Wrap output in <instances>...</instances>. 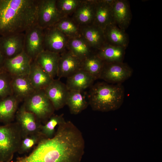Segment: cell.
Segmentation results:
<instances>
[{
  "label": "cell",
  "mask_w": 162,
  "mask_h": 162,
  "mask_svg": "<svg viewBox=\"0 0 162 162\" xmlns=\"http://www.w3.org/2000/svg\"><path fill=\"white\" fill-rule=\"evenodd\" d=\"M85 148L84 139L79 128L71 121L58 126L51 138H44L33 151L34 162H80Z\"/></svg>",
  "instance_id": "1"
},
{
  "label": "cell",
  "mask_w": 162,
  "mask_h": 162,
  "mask_svg": "<svg viewBox=\"0 0 162 162\" xmlns=\"http://www.w3.org/2000/svg\"><path fill=\"white\" fill-rule=\"evenodd\" d=\"M38 0H0V35L24 33L37 23Z\"/></svg>",
  "instance_id": "2"
},
{
  "label": "cell",
  "mask_w": 162,
  "mask_h": 162,
  "mask_svg": "<svg viewBox=\"0 0 162 162\" xmlns=\"http://www.w3.org/2000/svg\"><path fill=\"white\" fill-rule=\"evenodd\" d=\"M91 87L89 103L93 110L102 112L114 111L122 105L124 90L122 84L100 82Z\"/></svg>",
  "instance_id": "3"
},
{
  "label": "cell",
  "mask_w": 162,
  "mask_h": 162,
  "mask_svg": "<svg viewBox=\"0 0 162 162\" xmlns=\"http://www.w3.org/2000/svg\"><path fill=\"white\" fill-rule=\"evenodd\" d=\"M22 139L20 129L16 122L0 125V162L12 161Z\"/></svg>",
  "instance_id": "4"
},
{
  "label": "cell",
  "mask_w": 162,
  "mask_h": 162,
  "mask_svg": "<svg viewBox=\"0 0 162 162\" xmlns=\"http://www.w3.org/2000/svg\"><path fill=\"white\" fill-rule=\"evenodd\" d=\"M24 100L23 104L26 110L44 124L54 114L55 110L44 90H35Z\"/></svg>",
  "instance_id": "5"
},
{
  "label": "cell",
  "mask_w": 162,
  "mask_h": 162,
  "mask_svg": "<svg viewBox=\"0 0 162 162\" xmlns=\"http://www.w3.org/2000/svg\"><path fill=\"white\" fill-rule=\"evenodd\" d=\"M56 0H38L37 24L43 29L55 25L62 18Z\"/></svg>",
  "instance_id": "6"
},
{
  "label": "cell",
  "mask_w": 162,
  "mask_h": 162,
  "mask_svg": "<svg viewBox=\"0 0 162 162\" xmlns=\"http://www.w3.org/2000/svg\"><path fill=\"white\" fill-rule=\"evenodd\" d=\"M24 50L33 61L45 50L44 29L37 23L24 32Z\"/></svg>",
  "instance_id": "7"
},
{
  "label": "cell",
  "mask_w": 162,
  "mask_h": 162,
  "mask_svg": "<svg viewBox=\"0 0 162 162\" xmlns=\"http://www.w3.org/2000/svg\"><path fill=\"white\" fill-rule=\"evenodd\" d=\"M132 69L123 62L104 63L100 78L112 84H121L132 76Z\"/></svg>",
  "instance_id": "8"
},
{
  "label": "cell",
  "mask_w": 162,
  "mask_h": 162,
  "mask_svg": "<svg viewBox=\"0 0 162 162\" xmlns=\"http://www.w3.org/2000/svg\"><path fill=\"white\" fill-rule=\"evenodd\" d=\"M15 118L20 129L22 138L40 132L42 123L33 113L26 110L23 104L18 108Z\"/></svg>",
  "instance_id": "9"
},
{
  "label": "cell",
  "mask_w": 162,
  "mask_h": 162,
  "mask_svg": "<svg viewBox=\"0 0 162 162\" xmlns=\"http://www.w3.org/2000/svg\"><path fill=\"white\" fill-rule=\"evenodd\" d=\"M32 61L24 50L14 57L5 59L3 69L11 77L28 75Z\"/></svg>",
  "instance_id": "10"
},
{
  "label": "cell",
  "mask_w": 162,
  "mask_h": 162,
  "mask_svg": "<svg viewBox=\"0 0 162 162\" xmlns=\"http://www.w3.org/2000/svg\"><path fill=\"white\" fill-rule=\"evenodd\" d=\"M24 33L0 36V50L5 58L14 57L24 51Z\"/></svg>",
  "instance_id": "11"
},
{
  "label": "cell",
  "mask_w": 162,
  "mask_h": 162,
  "mask_svg": "<svg viewBox=\"0 0 162 162\" xmlns=\"http://www.w3.org/2000/svg\"><path fill=\"white\" fill-rule=\"evenodd\" d=\"M45 50L59 54L64 52L69 39L53 26L44 29Z\"/></svg>",
  "instance_id": "12"
},
{
  "label": "cell",
  "mask_w": 162,
  "mask_h": 162,
  "mask_svg": "<svg viewBox=\"0 0 162 162\" xmlns=\"http://www.w3.org/2000/svg\"><path fill=\"white\" fill-rule=\"evenodd\" d=\"M44 90L55 110H58L66 105L69 90L66 84L59 79H54Z\"/></svg>",
  "instance_id": "13"
},
{
  "label": "cell",
  "mask_w": 162,
  "mask_h": 162,
  "mask_svg": "<svg viewBox=\"0 0 162 162\" xmlns=\"http://www.w3.org/2000/svg\"><path fill=\"white\" fill-rule=\"evenodd\" d=\"M114 23L125 31L130 25L132 16L129 3L125 0H113L112 5Z\"/></svg>",
  "instance_id": "14"
},
{
  "label": "cell",
  "mask_w": 162,
  "mask_h": 162,
  "mask_svg": "<svg viewBox=\"0 0 162 162\" xmlns=\"http://www.w3.org/2000/svg\"><path fill=\"white\" fill-rule=\"evenodd\" d=\"M80 35L92 49L97 51L107 44L104 31L94 24L81 26Z\"/></svg>",
  "instance_id": "15"
},
{
  "label": "cell",
  "mask_w": 162,
  "mask_h": 162,
  "mask_svg": "<svg viewBox=\"0 0 162 162\" xmlns=\"http://www.w3.org/2000/svg\"><path fill=\"white\" fill-rule=\"evenodd\" d=\"M113 0H95L93 24L104 30L109 26L114 24L112 9Z\"/></svg>",
  "instance_id": "16"
},
{
  "label": "cell",
  "mask_w": 162,
  "mask_h": 162,
  "mask_svg": "<svg viewBox=\"0 0 162 162\" xmlns=\"http://www.w3.org/2000/svg\"><path fill=\"white\" fill-rule=\"evenodd\" d=\"M82 61L69 51L60 54L57 76L68 77L81 69Z\"/></svg>",
  "instance_id": "17"
},
{
  "label": "cell",
  "mask_w": 162,
  "mask_h": 162,
  "mask_svg": "<svg viewBox=\"0 0 162 162\" xmlns=\"http://www.w3.org/2000/svg\"><path fill=\"white\" fill-rule=\"evenodd\" d=\"M95 0L82 1L73 13V19L81 26L93 23Z\"/></svg>",
  "instance_id": "18"
},
{
  "label": "cell",
  "mask_w": 162,
  "mask_h": 162,
  "mask_svg": "<svg viewBox=\"0 0 162 162\" xmlns=\"http://www.w3.org/2000/svg\"><path fill=\"white\" fill-rule=\"evenodd\" d=\"M60 56L59 54L45 50L38 55L35 60L54 79L57 76Z\"/></svg>",
  "instance_id": "19"
},
{
  "label": "cell",
  "mask_w": 162,
  "mask_h": 162,
  "mask_svg": "<svg viewBox=\"0 0 162 162\" xmlns=\"http://www.w3.org/2000/svg\"><path fill=\"white\" fill-rule=\"evenodd\" d=\"M20 101L13 94L0 100V122H13Z\"/></svg>",
  "instance_id": "20"
},
{
  "label": "cell",
  "mask_w": 162,
  "mask_h": 162,
  "mask_svg": "<svg viewBox=\"0 0 162 162\" xmlns=\"http://www.w3.org/2000/svg\"><path fill=\"white\" fill-rule=\"evenodd\" d=\"M67 78L65 84L69 91H82L91 87L95 80L90 74L81 69Z\"/></svg>",
  "instance_id": "21"
},
{
  "label": "cell",
  "mask_w": 162,
  "mask_h": 162,
  "mask_svg": "<svg viewBox=\"0 0 162 162\" xmlns=\"http://www.w3.org/2000/svg\"><path fill=\"white\" fill-rule=\"evenodd\" d=\"M35 90H44L54 79L43 69L35 60L32 61L28 75Z\"/></svg>",
  "instance_id": "22"
},
{
  "label": "cell",
  "mask_w": 162,
  "mask_h": 162,
  "mask_svg": "<svg viewBox=\"0 0 162 162\" xmlns=\"http://www.w3.org/2000/svg\"><path fill=\"white\" fill-rule=\"evenodd\" d=\"M11 86L13 94L21 101L35 91L28 75L12 77Z\"/></svg>",
  "instance_id": "23"
},
{
  "label": "cell",
  "mask_w": 162,
  "mask_h": 162,
  "mask_svg": "<svg viewBox=\"0 0 162 162\" xmlns=\"http://www.w3.org/2000/svg\"><path fill=\"white\" fill-rule=\"evenodd\" d=\"M104 31L107 43L126 49L128 44V39L125 31L120 28L115 24L109 26Z\"/></svg>",
  "instance_id": "24"
},
{
  "label": "cell",
  "mask_w": 162,
  "mask_h": 162,
  "mask_svg": "<svg viewBox=\"0 0 162 162\" xmlns=\"http://www.w3.org/2000/svg\"><path fill=\"white\" fill-rule=\"evenodd\" d=\"M67 47L69 51L82 61L92 54V49L81 35L69 38Z\"/></svg>",
  "instance_id": "25"
},
{
  "label": "cell",
  "mask_w": 162,
  "mask_h": 162,
  "mask_svg": "<svg viewBox=\"0 0 162 162\" xmlns=\"http://www.w3.org/2000/svg\"><path fill=\"white\" fill-rule=\"evenodd\" d=\"M125 49L106 44L98 50L96 54L105 62H123Z\"/></svg>",
  "instance_id": "26"
},
{
  "label": "cell",
  "mask_w": 162,
  "mask_h": 162,
  "mask_svg": "<svg viewBox=\"0 0 162 162\" xmlns=\"http://www.w3.org/2000/svg\"><path fill=\"white\" fill-rule=\"evenodd\" d=\"M104 63L96 54H91L82 61L81 69L96 80L100 78Z\"/></svg>",
  "instance_id": "27"
},
{
  "label": "cell",
  "mask_w": 162,
  "mask_h": 162,
  "mask_svg": "<svg viewBox=\"0 0 162 162\" xmlns=\"http://www.w3.org/2000/svg\"><path fill=\"white\" fill-rule=\"evenodd\" d=\"M82 91H69L66 101L70 113L77 115L86 109L88 104L82 93Z\"/></svg>",
  "instance_id": "28"
},
{
  "label": "cell",
  "mask_w": 162,
  "mask_h": 162,
  "mask_svg": "<svg viewBox=\"0 0 162 162\" xmlns=\"http://www.w3.org/2000/svg\"><path fill=\"white\" fill-rule=\"evenodd\" d=\"M72 19L67 16L62 17L55 25L69 38L80 36V28Z\"/></svg>",
  "instance_id": "29"
},
{
  "label": "cell",
  "mask_w": 162,
  "mask_h": 162,
  "mask_svg": "<svg viewBox=\"0 0 162 162\" xmlns=\"http://www.w3.org/2000/svg\"><path fill=\"white\" fill-rule=\"evenodd\" d=\"M64 121L63 114H54L44 124H42L40 132L45 138H52L55 135L56 126Z\"/></svg>",
  "instance_id": "30"
},
{
  "label": "cell",
  "mask_w": 162,
  "mask_h": 162,
  "mask_svg": "<svg viewBox=\"0 0 162 162\" xmlns=\"http://www.w3.org/2000/svg\"><path fill=\"white\" fill-rule=\"evenodd\" d=\"M45 138L39 132L22 138L17 153L22 154L29 152Z\"/></svg>",
  "instance_id": "31"
},
{
  "label": "cell",
  "mask_w": 162,
  "mask_h": 162,
  "mask_svg": "<svg viewBox=\"0 0 162 162\" xmlns=\"http://www.w3.org/2000/svg\"><path fill=\"white\" fill-rule=\"evenodd\" d=\"M82 1L79 0H58L56 1V5L63 17L73 14Z\"/></svg>",
  "instance_id": "32"
},
{
  "label": "cell",
  "mask_w": 162,
  "mask_h": 162,
  "mask_svg": "<svg viewBox=\"0 0 162 162\" xmlns=\"http://www.w3.org/2000/svg\"><path fill=\"white\" fill-rule=\"evenodd\" d=\"M12 77L2 69L0 70V100L13 95Z\"/></svg>",
  "instance_id": "33"
},
{
  "label": "cell",
  "mask_w": 162,
  "mask_h": 162,
  "mask_svg": "<svg viewBox=\"0 0 162 162\" xmlns=\"http://www.w3.org/2000/svg\"><path fill=\"white\" fill-rule=\"evenodd\" d=\"M5 59L0 50V70L3 69Z\"/></svg>",
  "instance_id": "34"
}]
</instances>
